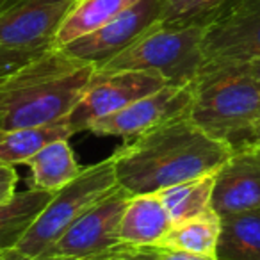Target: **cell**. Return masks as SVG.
Wrapping results in <instances>:
<instances>
[{
  "mask_svg": "<svg viewBox=\"0 0 260 260\" xmlns=\"http://www.w3.org/2000/svg\"><path fill=\"white\" fill-rule=\"evenodd\" d=\"M232 152L184 114L126 141L112 155L118 185L134 196L217 173Z\"/></svg>",
  "mask_w": 260,
  "mask_h": 260,
  "instance_id": "obj_1",
  "label": "cell"
},
{
  "mask_svg": "<svg viewBox=\"0 0 260 260\" xmlns=\"http://www.w3.org/2000/svg\"><path fill=\"white\" fill-rule=\"evenodd\" d=\"M94 64L50 48L0 80L2 130L38 126L70 116L94 75Z\"/></svg>",
  "mask_w": 260,
  "mask_h": 260,
  "instance_id": "obj_2",
  "label": "cell"
},
{
  "mask_svg": "<svg viewBox=\"0 0 260 260\" xmlns=\"http://www.w3.org/2000/svg\"><path fill=\"white\" fill-rule=\"evenodd\" d=\"M189 118L232 150L253 145L260 128V80L230 66L203 72Z\"/></svg>",
  "mask_w": 260,
  "mask_h": 260,
  "instance_id": "obj_3",
  "label": "cell"
},
{
  "mask_svg": "<svg viewBox=\"0 0 260 260\" xmlns=\"http://www.w3.org/2000/svg\"><path fill=\"white\" fill-rule=\"evenodd\" d=\"M202 25L168 27L155 23L138 41L126 47L96 72H152L170 86H192L205 66Z\"/></svg>",
  "mask_w": 260,
  "mask_h": 260,
  "instance_id": "obj_4",
  "label": "cell"
},
{
  "mask_svg": "<svg viewBox=\"0 0 260 260\" xmlns=\"http://www.w3.org/2000/svg\"><path fill=\"white\" fill-rule=\"evenodd\" d=\"M118 187L114 155L86 166L70 184L54 192L40 216L34 219L22 241L15 248L20 256H38L98 202Z\"/></svg>",
  "mask_w": 260,
  "mask_h": 260,
  "instance_id": "obj_5",
  "label": "cell"
},
{
  "mask_svg": "<svg viewBox=\"0 0 260 260\" xmlns=\"http://www.w3.org/2000/svg\"><path fill=\"white\" fill-rule=\"evenodd\" d=\"M168 86L160 75L152 72H96L87 84L82 98L75 105L68 119L75 134L87 130L93 121L112 112L121 111L126 105L134 104L139 98H145L155 91Z\"/></svg>",
  "mask_w": 260,
  "mask_h": 260,
  "instance_id": "obj_6",
  "label": "cell"
},
{
  "mask_svg": "<svg viewBox=\"0 0 260 260\" xmlns=\"http://www.w3.org/2000/svg\"><path fill=\"white\" fill-rule=\"evenodd\" d=\"M203 55V72L260 57V0H237L207 25Z\"/></svg>",
  "mask_w": 260,
  "mask_h": 260,
  "instance_id": "obj_7",
  "label": "cell"
},
{
  "mask_svg": "<svg viewBox=\"0 0 260 260\" xmlns=\"http://www.w3.org/2000/svg\"><path fill=\"white\" fill-rule=\"evenodd\" d=\"M130 196L128 191L118 185L111 194L77 219L43 255L91 258L125 246L119 237V228Z\"/></svg>",
  "mask_w": 260,
  "mask_h": 260,
  "instance_id": "obj_8",
  "label": "cell"
},
{
  "mask_svg": "<svg viewBox=\"0 0 260 260\" xmlns=\"http://www.w3.org/2000/svg\"><path fill=\"white\" fill-rule=\"evenodd\" d=\"M194 96L192 86H164L162 89L139 98L121 111L100 118L87 126L86 132L102 138H123L126 141L155 128L178 116L189 114Z\"/></svg>",
  "mask_w": 260,
  "mask_h": 260,
  "instance_id": "obj_9",
  "label": "cell"
},
{
  "mask_svg": "<svg viewBox=\"0 0 260 260\" xmlns=\"http://www.w3.org/2000/svg\"><path fill=\"white\" fill-rule=\"evenodd\" d=\"M75 0H0V47L52 48Z\"/></svg>",
  "mask_w": 260,
  "mask_h": 260,
  "instance_id": "obj_10",
  "label": "cell"
},
{
  "mask_svg": "<svg viewBox=\"0 0 260 260\" xmlns=\"http://www.w3.org/2000/svg\"><path fill=\"white\" fill-rule=\"evenodd\" d=\"M160 16V0H139L94 32L82 36L61 50L79 61L100 68L150 30Z\"/></svg>",
  "mask_w": 260,
  "mask_h": 260,
  "instance_id": "obj_11",
  "label": "cell"
},
{
  "mask_svg": "<svg viewBox=\"0 0 260 260\" xmlns=\"http://www.w3.org/2000/svg\"><path fill=\"white\" fill-rule=\"evenodd\" d=\"M212 209L221 217L260 209V146L248 145L232 152L216 173Z\"/></svg>",
  "mask_w": 260,
  "mask_h": 260,
  "instance_id": "obj_12",
  "label": "cell"
},
{
  "mask_svg": "<svg viewBox=\"0 0 260 260\" xmlns=\"http://www.w3.org/2000/svg\"><path fill=\"white\" fill-rule=\"evenodd\" d=\"M173 226L170 214L157 192L130 196L121 217L119 237L126 246H159Z\"/></svg>",
  "mask_w": 260,
  "mask_h": 260,
  "instance_id": "obj_13",
  "label": "cell"
},
{
  "mask_svg": "<svg viewBox=\"0 0 260 260\" xmlns=\"http://www.w3.org/2000/svg\"><path fill=\"white\" fill-rule=\"evenodd\" d=\"M139 0H75L54 36V47L62 48L72 41L107 25Z\"/></svg>",
  "mask_w": 260,
  "mask_h": 260,
  "instance_id": "obj_14",
  "label": "cell"
},
{
  "mask_svg": "<svg viewBox=\"0 0 260 260\" xmlns=\"http://www.w3.org/2000/svg\"><path fill=\"white\" fill-rule=\"evenodd\" d=\"M75 136L68 119L47 123L38 126H23L0 132V166L15 168L27 164L40 150L57 139H70Z\"/></svg>",
  "mask_w": 260,
  "mask_h": 260,
  "instance_id": "obj_15",
  "label": "cell"
},
{
  "mask_svg": "<svg viewBox=\"0 0 260 260\" xmlns=\"http://www.w3.org/2000/svg\"><path fill=\"white\" fill-rule=\"evenodd\" d=\"M30 168V187L57 192L80 173L82 168L70 146V139H57L47 145L27 162Z\"/></svg>",
  "mask_w": 260,
  "mask_h": 260,
  "instance_id": "obj_16",
  "label": "cell"
},
{
  "mask_svg": "<svg viewBox=\"0 0 260 260\" xmlns=\"http://www.w3.org/2000/svg\"><path fill=\"white\" fill-rule=\"evenodd\" d=\"M216 256L219 260H260V209L221 217Z\"/></svg>",
  "mask_w": 260,
  "mask_h": 260,
  "instance_id": "obj_17",
  "label": "cell"
},
{
  "mask_svg": "<svg viewBox=\"0 0 260 260\" xmlns=\"http://www.w3.org/2000/svg\"><path fill=\"white\" fill-rule=\"evenodd\" d=\"M50 198L52 192L30 187L29 191L15 192L0 203V251H9L18 246Z\"/></svg>",
  "mask_w": 260,
  "mask_h": 260,
  "instance_id": "obj_18",
  "label": "cell"
},
{
  "mask_svg": "<svg viewBox=\"0 0 260 260\" xmlns=\"http://www.w3.org/2000/svg\"><path fill=\"white\" fill-rule=\"evenodd\" d=\"M219 234L221 216L214 209H209L198 216L173 224L159 246L200 255H216Z\"/></svg>",
  "mask_w": 260,
  "mask_h": 260,
  "instance_id": "obj_19",
  "label": "cell"
},
{
  "mask_svg": "<svg viewBox=\"0 0 260 260\" xmlns=\"http://www.w3.org/2000/svg\"><path fill=\"white\" fill-rule=\"evenodd\" d=\"M214 182H216V173L191 178L162 191H157L173 224L212 209Z\"/></svg>",
  "mask_w": 260,
  "mask_h": 260,
  "instance_id": "obj_20",
  "label": "cell"
},
{
  "mask_svg": "<svg viewBox=\"0 0 260 260\" xmlns=\"http://www.w3.org/2000/svg\"><path fill=\"white\" fill-rule=\"evenodd\" d=\"M237 0H160V25L207 27L226 13Z\"/></svg>",
  "mask_w": 260,
  "mask_h": 260,
  "instance_id": "obj_21",
  "label": "cell"
},
{
  "mask_svg": "<svg viewBox=\"0 0 260 260\" xmlns=\"http://www.w3.org/2000/svg\"><path fill=\"white\" fill-rule=\"evenodd\" d=\"M54 48V47H52ZM50 50V48H2L0 47V80L8 79L20 68L29 64L36 57H40L43 52Z\"/></svg>",
  "mask_w": 260,
  "mask_h": 260,
  "instance_id": "obj_22",
  "label": "cell"
},
{
  "mask_svg": "<svg viewBox=\"0 0 260 260\" xmlns=\"http://www.w3.org/2000/svg\"><path fill=\"white\" fill-rule=\"evenodd\" d=\"M107 260H157V246H123L116 253H112Z\"/></svg>",
  "mask_w": 260,
  "mask_h": 260,
  "instance_id": "obj_23",
  "label": "cell"
},
{
  "mask_svg": "<svg viewBox=\"0 0 260 260\" xmlns=\"http://www.w3.org/2000/svg\"><path fill=\"white\" fill-rule=\"evenodd\" d=\"M157 260H219L216 255H200V253L184 251V249H171L157 246Z\"/></svg>",
  "mask_w": 260,
  "mask_h": 260,
  "instance_id": "obj_24",
  "label": "cell"
},
{
  "mask_svg": "<svg viewBox=\"0 0 260 260\" xmlns=\"http://www.w3.org/2000/svg\"><path fill=\"white\" fill-rule=\"evenodd\" d=\"M123 248V246H121ZM118 248V249H121ZM118 249H112L109 253H104V255H98V256H91V258H68V256H52V255H38V256H20L16 255L15 260H107L112 253H116Z\"/></svg>",
  "mask_w": 260,
  "mask_h": 260,
  "instance_id": "obj_25",
  "label": "cell"
},
{
  "mask_svg": "<svg viewBox=\"0 0 260 260\" xmlns=\"http://www.w3.org/2000/svg\"><path fill=\"white\" fill-rule=\"evenodd\" d=\"M224 68H226V66H224ZM230 68L260 80V57L253 59V61H248V62H242V64H234V66H230Z\"/></svg>",
  "mask_w": 260,
  "mask_h": 260,
  "instance_id": "obj_26",
  "label": "cell"
},
{
  "mask_svg": "<svg viewBox=\"0 0 260 260\" xmlns=\"http://www.w3.org/2000/svg\"><path fill=\"white\" fill-rule=\"evenodd\" d=\"M16 182H18V175L15 168L0 166V185H16Z\"/></svg>",
  "mask_w": 260,
  "mask_h": 260,
  "instance_id": "obj_27",
  "label": "cell"
},
{
  "mask_svg": "<svg viewBox=\"0 0 260 260\" xmlns=\"http://www.w3.org/2000/svg\"><path fill=\"white\" fill-rule=\"evenodd\" d=\"M16 192V185H0V203L9 200Z\"/></svg>",
  "mask_w": 260,
  "mask_h": 260,
  "instance_id": "obj_28",
  "label": "cell"
},
{
  "mask_svg": "<svg viewBox=\"0 0 260 260\" xmlns=\"http://www.w3.org/2000/svg\"><path fill=\"white\" fill-rule=\"evenodd\" d=\"M18 253L15 249H9V251H0V260H15Z\"/></svg>",
  "mask_w": 260,
  "mask_h": 260,
  "instance_id": "obj_29",
  "label": "cell"
},
{
  "mask_svg": "<svg viewBox=\"0 0 260 260\" xmlns=\"http://www.w3.org/2000/svg\"><path fill=\"white\" fill-rule=\"evenodd\" d=\"M2 126H4V112L0 109V132H2Z\"/></svg>",
  "mask_w": 260,
  "mask_h": 260,
  "instance_id": "obj_30",
  "label": "cell"
},
{
  "mask_svg": "<svg viewBox=\"0 0 260 260\" xmlns=\"http://www.w3.org/2000/svg\"><path fill=\"white\" fill-rule=\"evenodd\" d=\"M253 145H258V146H260V128H258V132H256L255 141H253Z\"/></svg>",
  "mask_w": 260,
  "mask_h": 260,
  "instance_id": "obj_31",
  "label": "cell"
}]
</instances>
